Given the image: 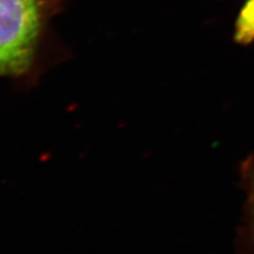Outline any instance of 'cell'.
<instances>
[{"mask_svg":"<svg viewBox=\"0 0 254 254\" xmlns=\"http://www.w3.org/2000/svg\"><path fill=\"white\" fill-rule=\"evenodd\" d=\"M247 187H249V208L252 219V234L254 239V165L249 170L247 174Z\"/></svg>","mask_w":254,"mask_h":254,"instance_id":"3957f363","label":"cell"},{"mask_svg":"<svg viewBox=\"0 0 254 254\" xmlns=\"http://www.w3.org/2000/svg\"><path fill=\"white\" fill-rule=\"evenodd\" d=\"M254 38V0L247 2L237 24V39L244 43Z\"/></svg>","mask_w":254,"mask_h":254,"instance_id":"7a4b0ae2","label":"cell"},{"mask_svg":"<svg viewBox=\"0 0 254 254\" xmlns=\"http://www.w3.org/2000/svg\"><path fill=\"white\" fill-rule=\"evenodd\" d=\"M40 0H0V73L26 71L41 26Z\"/></svg>","mask_w":254,"mask_h":254,"instance_id":"6da1fadb","label":"cell"}]
</instances>
